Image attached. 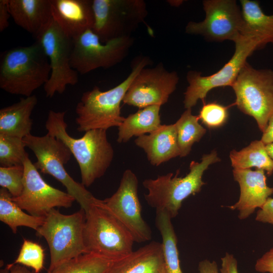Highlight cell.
Returning <instances> with one entry per match:
<instances>
[{
    "mask_svg": "<svg viewBox=\"0 0 273 273\" xmlns=\"http://www.w3.org/2000/svg\"><path fill=\"white\" fill-rule=\"evenodd\" d=\"M133 42V38L126 36L104 43L92 29L87 30L72 39L71 66L81 74L113 67L127 56Z\"/></svg>",
    "mask_w": 273,
    "mask_h": 273,
    "instance_id": "11",
    "label": "cell"
},
{
    "mask_svg": "<svg viewBox=\"0 0 273 273\" xmlns=\"http://www.w3.org/2000/svg\"><path fill=\"white\" fill-rule=\"evenodd\" d=\"M92 30L102 42L131 36L148 15L143 0H92Z\"/></svg>",
    "mask_w": 273,
    "mask_h": 273,
    "instance_id": "9",
    "label": "cell"
},
{
    "mask_svg": "<svg viewBox=\"0 0 273 273\" xmlns=\"http://www.w3.org/2000/svg\"><path fill=\"white\" fill-rule=\"evenodd\" d=\"M23 139L0 134V165L3 167L23 165L28 157Z\"/></svg>",
    "mask_w": 273,
    "mask_h": 273,
    "instance_id": "30",
    "label": "cell"
},
{
    "mask_svg": "<svg viewBox=\"0 0 273 273\" xmlns=\"http://www.w3.org/2000/svg\"><path fill=\"white\" fill-rule=\"evenodd\" d=\"M23 165L0 167V186L7 190L13 197L19 196L23 189Z\"/></svg>",
    "mask_w": 273,
    "mask_h": 273,
    "instance_id": "32",
    "label": "cell"
},
{
    "mask_svg": "<svg viewBox=\"0 0 273 273\" xmlns=\"http://www.w3.org/2000/svg\"><path fill=\"white\" fill-rule=\"evenodd\" d=\"M26 147L36 158L33 163L44 174H49L60 181L84 211L97 199L81 183L74 180L68 173L64 165L72 155L68 147L60 140L48 133L43 136L31 134L23 139Z\"/></svg>",
    "mask_w": 273,
    "mask_h": 273,
    "instance_id": "7",
    "label": "cell"
},
{
    "mask_svg": "<svg viewBox=\"0 0 273 273\" xmlns=\"http://www.w3.org/2000/svg\"><path fill=\"white\" fill-rule=\"evenodd\" d=\"M138 190V177L127 169L123 173L117 191L103 201L128 231L134 242L141 243L151 239L152 231L142 217Z\"/></svg>",
    "mask_w": 273,
    "mask_h": 273,
    "instance_id": "14",
    "label": "cell"
},
{
    "mask_svg": "<svg viewBox=\"0 0 273 273\" xmlns=\"http://www.w3.org/2000/svg\"><path fill=\"white\" fill-rule=\"evenodd\" d=\"M34 37L48 57L51 68L50 78L43 86L46 97L63 94L67 85H74L78 81V73L70 64L72 39L53 18Z\"/></svg>",
    "mask_w": 273,
    "mask_h": 273,
    "instance_id": "10",
    "label": "cell"
},
{
    "mask_svg": "<svg viewBox=\"0 0 273 273\" xmlns=\"http://www.w3.org/2000/svg\"><path fill=\"white\" fill-rule=\"evenodd\" d=\"M232 87L236 97L234 105L253 117L263 133L273 113V70L257 69L247 62Z\"/></svg>",
    "mask_w": 273,
    "mask_h": 273,
    "instance_id": "8",
    "label": "cell"
},
{
    "mask_svg": "<svg viewBox=\"0 0 273 273\" xmlns=\"http://www.w3.org/2000/svg\"><path fill=\"white\" fill-rule=\"evenodd\" d=\"M15 23L34 36L52 19L50 0H8Z\"/></svg>",
    "mask_w": 273,
    "mask_h": 273,
    "instance_id": "22",
    "label": "cell"
},
{
    "mask_svg": "<svg viewBox=\"0 0 273 273\" xmlns=\"http://www.w3.org/2000/svg\"><path fill=\"white\" fill-rule=\"evenodd\" d=\"M65 113L50 110L46 128L48 134L60 140L70 150L79 167L81 183L88 187L105 174L113 161L114 149L105 129L86 131L79 139L70 136L67 131Z\"/></svg>",
    "mask_w": 273,
    "mask_h": 273,
    "instance_id": "1",
    "label": "cell"
},
{
    "mask_svg": "<svg viewBox=\"0 0 273 273\" xmlns=\"http://www.w3.org/2000/svg\"><path fill=\"white\" fill-rule=\"evenodd\" d=\"M255 269L261 273H273V247L257 259Z\"/></svg>",
    "mask_w": 273,
    "mask_h": 273,
    "instance_id": "35",
    "label": "cell"
},
{
    "mask_svg": "<svg viewBox=\"0 0 273 273\" xmlns=\"http://www.w3.org/2000/svg\"><path fill=\"white\" fill-rule=\"evenodd\" d=\"M23 189L12 200L28 213L35 216L46 217L55 208H69L75 199L67 192L49 185L42 178L38 170L27 157L23 164Z\"/></svg>",
    "mask_w": 273,
    "mask_h": 273,
    "instance_id": "15",
    "label": "cell"
},
{
    "mask_svg": "<svg viewBox=\"0 0 273 273\" xmlns=\"http://www.w3.org/2000/svg\"><path fill=\"white\" fill-rule=\"evenodd\" d=\"M199 273H219L217 265L215 261L204 259L198 265Z\"/></svg>",
    "mask_w": 273,
    "mask_h": 273,
    "instance_id": "38",
    "label": "cell"
},
{
    "mask_svg": "<svg viewBox=\"0 0 273 273\" xmlns=\"http://www.w3.org/2000/svg\"><path fill=\"white\" fill-rule=\"evenodd\" d=\"M37 103V97L32 95L1 109L0 134L22 139L30 134L33 124L31 115Z\"/></svg>",
    "mask_w": 273,
    "mask_h": 273,
    "instance_id": "21",
    "label": "cell"
},
{
    "mask_svg": "<svg viewBox=\"0 0 273 273\" xmlns=\"http://www.w3.org/2000/svg\"><path fill=\"white\" fill-rule=\"evenodd\" d=\"M235 51L232 57L222 68L213 74L202 76L201 72L190 71L187 75L189 85L184 93L185 108L192 109L197 102H203L212 89L230 86L232 87L240 70L247 62V59L259 49L253 40L241 36L234 42Z\"/></svg>",
    "mask_w": 273,
    "mask_h": 273,
    "instance_id": "12",
    "label": "cell"
},
{
    "mask_svg": "<svg viewBox=\"0 0 273 273\" xmlns=\"http://www.w3.org/2000/svg\"><path fill=\"white\" fill-rule=\"evenodd\" d=\"M44 250L39 244L23 239L19 253L12 265L20 264L32 268L34 273H40L43 268Z\"/></svg>",
    "mask_w": 273,
    "mask_h": 273,
    "instance_id": "31",
    "label": "cell"
},
{
    "mask_svg": "<svg viewBox=\"0 0 273 273\" xmlns=\"http://www.w3.org/2000/svg\"><path fill=\"white\" fill-rule=\"evenodd\" d=\"M151 63L148 57H139L133 62L130 73L118 85L106 91L95 86L83 93L75 108L77 130L85 132L118 127L125 118L121 115V103L129 85L139 72Z\"/></svg>",
    "mask_w": 273,
    "mask_h": 273,
    "instance_id": "2",
    "label": "cell"
},
{
    "mask_svg": "<svg viewBox=\"0 0 273 273\" xmlns=\"http://www.w3.org/2000/svg\"><path fill=\"white\" fill-rule=\"evenodd\" d=\"M51 68L49 60L36 42L5 51L0 58V88L6 92L25 97L48 81Z\"/></svg>",
    "mask_w": 273,
    "mask_h": 273,
    "instance_id": "3",
    "label": "cell"
},
{
    "mask_svg": "<svg viewBox=\"0 0 273 273\" xmlns=\"http://www.w3.org/2000/svg\"><path fill=\"white\" fill-rule=\"evenodd\" d=\"M84 211L83 242L86 253L120 258L133 251L132 236L102 200L97 199Z\"/></svg>",
    "mask_w": 273,
    "mask_h": 273,
    "instance_id": "5",
    "label": "cell"
},
{
    "mask_svg": "<svg viewBox=\"0 0 273 273\" xmlns=\"http://www.w3.org/2000/svg\"><path fill=\"white\" fill-rule=\"evenodd\" d=\"M85 214L83 209L64 214L55 208L46 216L36 235L47 241L50 253V273L61 264L86 253L83 242Z\"/></svg>",
    "mask_w": 273,
    "mask_h": 273,
    "instance_id": "6",
    "label": "cell"
},
{
    "mask_svg": "<svg viewBox=\"0 0 273 273\" xmlns=\"http://www.w3.org/2000/svg\"><path fill=\"white\" fill-rule=\"evenodd\" d=\"M118 259L86 253L65 262L50 273H107Z\"/></svg>",
    "mask_w": 273,
    "mask_h": 273,
    "instance_id": "28",
    "label": "cell"
},
{
    "mask_svg": "<svg viewBox=\"0 0 273 273\" xmlns=\"http://www.w3.org/2000/svg\"><path fill=\"white\" fill-rule=\"evenodd\" d=\"M11 16L8 0H0V32L3 31L9 25V19Z\"/></svg>",
    "mask_w": 273,
    "mask_h": 273,
    "instance_id": "37",
    "label": "cell"
},
{
    "mask_svg": "<svg viewBox=\"0 0 273 273\" xmlns=\"http://www.w3.org/2000/svg\"><path fill=\"white\" fill-rule=\"evenodd\" d=\"M0 273H34L30 271L27 267L20 264H7L5 268L1 270Z\"/></svg>",
    "mask_w": 273,
    "mask_h": 273,
    "instance_id": "40",
    "label": "cell"
},
{
    "mask_svg": "<svg viewBox=\"0 0 273 273\" xmlns=\"http://www.w3.org/2000/svg\"><path fill=\"white\" fill-rule=\"evenodd\" d=\"M50 3L53 19L70 38L92 29V0H50Z\"/></svg>",
    "mask_w": 273,
    "mask_h": 273,
    "instance_id": "18",
    "label": "cell"
},
{
    "mask_svg": "<svg viewBox=\"0 0 273 273\" xmlns=\"http://www.w3.org/2000/svg\"><path fill=\"white\" fill-rule=\"evenodd\" d=\"M198 117L207 127L218 128L224 124L228 120V107L215 102L204 103Z\"/></svg>",
    "mask_w": 273,
    "mask_h": 273,
    "instance_id": "33",
    "label": "cell"
},
{
    "mask_svg": "<svg viewBox=\"0 0 273 273\" xmlns=\"http://www.w3.org/2000/svg\"><path fill=\"white\" fill-rule=\"evenodd\" d=\"M179 77L175 71H169L162 63L142 69L129 85L122 103L144 108L166 103L174 92Z\"/></svg>",
    "mask_w": 273,
    "mask_h": 273,
    "instance_id": "16",
    "label": "cell"
},
{
    "mask_svg": "<svg viewBox=\"0 0 273 273\" xmlns=\"http://www.w3.org/2000/svg\"><path fill=\"white\" fill-rule=\"evenodd\" d=\"M265 145L273 143V113L269 118L265 130L260 140Z\"/></svg>",
    "mask_w": 273,
    "mask_h": 273,
    "instance_id": "39",
    "label": "cell"
},
{
    "mask_svg": "<svg viewBox=\"0 0 273 273\" xmlns=\"http://www.w3.org/2000/svg\"><path fill=\"white\" fill-rule=\"evenodd\" d=\"M172 218L165 211H156L155 224L162 237L165 273H183L180 265L177 237Z\"/></svg>",
    "mask_w": 273,
    "mask_h": 273,
    "instance_id": "25",
    "label": "cell"
},
{
    "mask_svg": "<svg viewBox=\"0 0 273 273\" xmlns=\"http://www.w3.org/2000/svg\"><path fill=\"white\" fill-rule=\"evenodd\" d=\"M255 220L273 224V198H268L256 212Z\"/></svg>",
    "mask_w": 273,
    "mask_h": 273,
    "instance_id": "34",
    "label": "cell"
},
{
    "mask_svg": "<svg viewBox=\"0 0 273 273\" xmlns=\"http://www.w3.org/2000/svg\"><path fill=\"white\" fill-rule=\"evenodd\" d=\"M220 273H239L238 262L233 255L226 253L221 258Z\"/></svg>",
    "mask_w": 273,
    "mask_h": 273,
    "instance_id": "36",
    "label": "cell"
},
{
    "mask_svg": "<svg viewBox=\"0 0 273 273\" xmlns=\"http://www.w3.org/2000/svg\"><path fill=\"white\" fill-rule=\"evenodd\" d=\"M265 172L260 169H233L234 178L240 186V195L239 200L228 207L239 211V219L247 218L273 194V187L267 185Z\"/></svg>",
    "mask_w": 273,
    "mask_h": 273,
    "instance_id": "17",
    "label": "cell"
},
{
    "mask_svg": "<svg viewBox=\"0 0 273 273\" xmlns=\"http://www.w3.org/2000/svg\"><path fill=\"white\" fill-rule=\"evenodd\" d=\"M220 161L215 151L203 155L200 162L192 161L189 172L184 177L168 173L157 178H148L143 181L147 190L145 199L148 204L156 211L166 212L172 219L176 217L183 201L191 195L199 193L205 185L202 180L204 171L208 167Z\"/></svg>",
    "mask_w": 273,
    "mask_h": 273,
    "instance_id": "4",
    "label": "cell"
},
{
    "mask_svg": "<svg viewBox=\"0 0 273 273\" xmlns=\"http://www.w3.org/2000/svg\"><path fill=\"white\" fill-rule=\"evenodd\" d=\"M163 269L162 243L153 241L117 259L107 273H161Z\"/></svg>",
    "mask_w": 273,
    "mask_h": 273,
    "instance_id": "20",
    "label": "cell"
},
{
    "mask_svg": "<svg viewBox=\"0 0 273 273\" xmlns=\"http://www.w3.org/2000/svg\"><path fill=\"white\" fill-rule=\"evenodd\" d=\"M205 19L190 21L186 33L200 35L209 41L235 42L241 36L244 24L242 10L235 0H204Z\"/></svg>",
    "mask_w": 273,
    "mask_h": 273,
    "instance_id": "13",
    "label": "cell"
},
{
    "mask_svg": "<svg viewBox=\"0 0 273 273\" xmlns=\"http://www.w3.org/2000/svg\"><path fill=\"white\" fill-rule=\"evenodd\" d=\"M198 116L192 113V109H187L174 123L180 157L190 153L194 143L199 142L206 132V129L199 123Z\"/></svg>",
    "mask_w": 273,
    "mask_h": 273,
    "instance_id": "29",
    "label": "cell"
},
{
    "mask_svg": "<svg viewBox=\"0 0 273 273\" xmlns=\"http://www.w3.org/2000/svg\"><path fill=\"white\" fill-rule=\"evenodd\" d=\"M230 158L235 169H250L254 167L264 170L268 176L273 173V161L267 153L266 145L261 140L252 141L239 151L232 150Z\"/></svg>",
    "mask_w": 273,
    "mask_h": 273,
    "instance_id": "26",
    "label": "cell"
},
{
    "mask_svg": "<svg viewBox=\"0 0 273 273\" xmlns=\"http://www.w3.org/2000/svg\"><path fill=\"white\" fill-rule=\"evenodd\" d=\"M266 149L269 156L273 161V143L266 145Z\"/></svg>",
    "mask_w": 273,
    "mask_h": 273,
    "instance_id": "41",
    "label": "cell"
},
{
    "mask_svg": "<svg viewBox=\"0 0 273 273\" xmlns=\"http://www.w3.org/2000/svg\"><path fill=\"white\" fill-rule=\"evenodd\" d=\"M160 107L159 105L148 106L125 117L118 127L117 141L126 143L133 136L138 138L156 129L161 125Z\"/></svg>",
    "mask_w": 273,
    "mask_h": 273,
    "instance_id": "24",
    "label": "cell"
},
{
    "mask_svg": "<svg viewBox=\"0 0 273 273\" xmlns=\"http://www.w3.org/2000/svg\"><path fill=\"white\" fill-rule=\"evenodd\" d=\"M134 143L144 150L153 166H159L180 156L174 123L161 124L150 133L136 138Z\"/></svg>",
    "mask_w": 273,
    "mask_h": 273,
    "instance_id": "19",
    "label": "cell"
},
{
    "mask_svg": "<svg viewBox=\"0 0 273 273\" xmlns=\"http://www.w3.org/2000/svg\"><path fill=\"white\" fill-rule=\"evenodd\" d=\"M161 273H165V270H164V268Z\"/></svg>",
    "mask_w": 273,
    "mask_h": 273,
    "instance_id": "42",
    "label": "cell"
},
{
    "mask_svg": "<svg viewBox=\"0 0 273 273\" xmlns=\"http://www.w3.org/2000/svg\"><path fill=\"white\" fill-rule=\"evenodd\" d=\"M244 24L241 36L255 42L259 49L273 43V14L267 15L258 2L241 0Z\"/></svg>",
    "mask_w": 273,
    "mask_h": 273,
    "instance_id": "23",
    "label": "cell"
},
{
    "mask_svg": "<svg viewBox=\"0 0 273 273\" xmlns=\"http://www.w3.org/2000/svg\"><path fill=\"white\" fill-rule=\"evenodd\" d=\"M6 189H0V220L7 224L15 234L20 226H26L36 231L43 224L46 217L26 213L12 199Z\"/></svg>",
    "mask_w": 273,
    "mask_h": 273,
    "instance_id": "27",
    "label": "cell"
}]
</instances>
